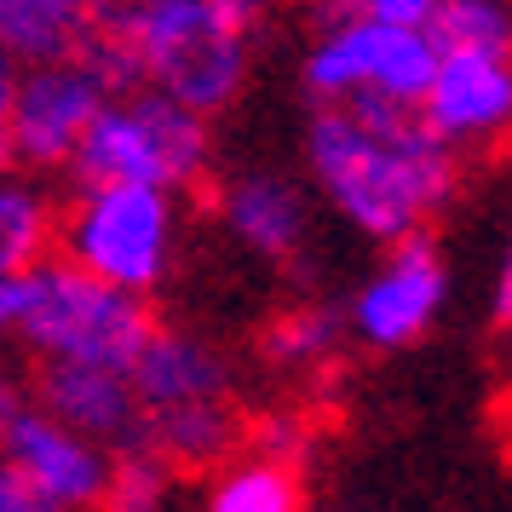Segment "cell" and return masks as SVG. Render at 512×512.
Wrapping results in <instances>:
<instances>
[{
  "mask_svg": "<svg viewBox=\"0 0 512 512\" xmlns=\"http://www.w3.org/2000/svg\"><path fill=\"white\" fill-rule=\"evenodd\" d=\"M300 156L311 190L380 248L432 236V219L461 190V156L432 139L420 110L392 104H311Z\"/></svg>",
  "mask_w": 512,
  "mask_h": 512,
  "instance_id": "6da1fadb",
  "label": "cell"
},
{
  "mask_svg": "<svg viewBox=\"0 0 512 512\" xmlns=\"http://www.w3.org/2000/svg\"><path fill=\"white\" fill-rule=\"evenodd\" d=\"M116 12L139 87L173 98L190 116H225L248 93L259 6L248 0H133Z\"/></svg>",
  "mask_w": 512,
  "mask_h": 512,
  "instance_id": "7a4b0ae2",
  "label": "cell"
},
{
  "mask_svg": "<svg viewBox=\"0 0 512 512\" xmlns=\"http://www.w3.org/2000/svg\"><path fill=\"white\" fill-rule=\"evenodd\" d=\"M438 0H351L328 6L300 52V87L311 104H392L420 110L438 70L432 35Z\"/></svg>",
  "mask_w": 512,
  "mask_h": 512,
  "instance_id": "3957f363",
  "label": "cell"
},
{
  "mask_svg": "<svg viewBox=\"0 0 512 512\" xmlns=\"http://www.w3.org/2000/svg\"><path fill=\"white\" fill-rule=\"evenodd\" d=\"M133 397L144 409L150 455L173 472H213L242 449V409H236V369L225 351L185 328H162L133 357Z\"/></svg>",
  "mask_w": 512,
  "mask_h": 512,
  "instance_id": "277c9868",
  "label": "cell"
},
{
  "mask_svg": "<svg viewBox=\"0 0 512 512\" xmlns=\"http://www.w3.org/2000/svg\"><path fill=\"white\" fill-rule=\"evenodd\" d=\"M185 242V202L133 185H70L58 196V259L116 294L150 300Z\"/></svg>",
  "mask_w": 512,
  "mask_h": 512,
  "instance_id": "5b68a950",
  "label": "cell"
},
{
  "mask_svg": "<svg viewBox=\"0 0 512 512\" xmlns=\"http://www.w3.org/2000/svg\"><path fill=\"white\" fill-rule=\"evenodd\" d=\"M70 185H133L185 202V190L213 185V121L150 87L110 93L70 167Z\"/></svg>",
  "mask_w": 512,
  "mask_h": 512,
  "instance_id": "8992f818",
  "label": "cell"
},
{
  "mask_svg": "<svg viewBox=\"0 0 512 512\" xmlns=\"http://www.w3.org/2000/svg\"><path fill=\"white\" fill-rule=\"evenodd\" d=\"M156 334L150 300L116 294L104 282L81 277L75 265L52 254L24 277L18 340L35 363H93V369H133L144 340Z\"/></svg>",
  "mask_w": 512,
  "mask_h": 512,
  "instance_id": "52a82bcc",
  "label": "cell"
},
{
  "mask_svg": "<svg viewBox=\"0 0 512 512\" xmlns=\"http://www.w3.org/2000/svg\"><path fill=\"white\" fill-rule=\"evenodd\" d=\"M110 87L87 64H52V70H24L12 81L6 104V144L12 167L29 179H70L81 144L93 133Z\"/></svg>",
  "mask_w": 512,
  "mask_h": 512,
  "instance_id": "ba28073f",
  "label": "cell"
},
{
  "mask_svg": "<svg viewBox=\"0 0 512 512\" xmlns=\"http://www.w3.org/2000/svg\"><path fill=\"white\" fill-rule=\"evenodd\" d=\"M443 305H449V259L432 236H415L380 254V265L340 305V317L346 340H357L363 351H403L438 328Z\"/></svg>",
  "mask_w": 512,
  "mask_h": 512,
  "instance_id": "9c48e42d",
  "label": "cell"
},
{
  "mask_svg": "<svg viewBox=\"0 0 512 512\" xmlns=\"http://www.w3.org/2000/svg\"><path fill=\"white\" fill-rule=\"evenodd\" d=\"M420 121L455 156H484L512 139V47H449L438 52Z\"/></svg>",
  "mask_w": 512,
  "mask_h": 512,
  "instance_id": "30bf717a",
  "label": "cell"
},
{
  "mask_svg": "<svg viewBox=\"0 0 512 512\" xmlns=\"http://www.w3.org/2000/svg\"><path fill=\"white\" fill-rule=\"evenodd\" d=\"M0 466L41 501L47 512H98L110 484V455L52 420L35 397L0 426Z\"/></svg>",
  "mask_w": 512,
  "mask_h": 512,
  "instance_id": "8fae6325",
  "label": "cell"
},
{
  "mask_svg": "<svg viewBox=\"0 0 512 512\" xmlns=\"http://www.w3.org/2000/svg\"><path fill=\"white\" fill-rule=\"evenodd\" d=\"M29 397L64 420L70 432L98 443L110 461L127 455H150V432H144V409L133 397L127 369H93V363H35Z\"/></svg>",
  "mask_w": 512,
  "mask_h": 512,
  "instance_id": "7c38bea8",
  "label": "cell"
},
{
  "mask_svg": "<svg viewBox=\"0 0 512 512\" xmlns=\"http://www.w3.org/2000/svg\"><path fill=\"white\" fill-rule=\"evenodd\" d=\"M213 213L236 248L265 265H288L305 254L311 236V190L277 167H236L213 179Z\"/></svg>",
  "mask_w": 512,
  "mask_h": 512,
  "instance_id": "4fadbf2b",
  "label": "cell"
},
{
  "mask_svg": "<svg viewBox=\"0 0 512 512\" xmlns=\"http://www.w3.org/2000/svg\"><path fill=\"white\" fill-rule=\"evenodd\" d=\"M87 24H93L87 0H0V58L18 75L75 64Z\"/></svg>",
  "mask_w": 512,
  "mask_h": 512,
  "instance_id": "5bb4252c",
  "label": "cell"
},
{
  "mask_svg": "<svg viewBox=\"0 0 512 512\" xmlns=\"http://www.w3.org/2000/svg\"><path fill=\"white\" fill-rule=\"evenodd\" d=\"M58 254V190L18 167L0 173V277L24 282Z\"/></svg>",
  "mask_w": 512,
  "mask_h": 512,
  "instance_id": "9a60e30c",
  "label": "cell"
},
{
  "mask_svg": "<svg viewBox=\"0 0 512 512\" xmlns=\"http://www.w3.org/2000/svg\"><path fill=\"white\" fill-rule=\"evenodd\" d=\"M305 472L254 449H236L225 466H213L202 484V507L196 512H305Z\"/></svg>",
  "mask_w": 512,
  "mask_h": 512,
  "instance_id": "2e32d148",
  "label": "cell"
},
{
  "mask_svg": "<svg viewBox=\"0 0 512 512\" xmlns=\"http://www.w3.org/2000/svg\"><path fill=\"white\" fill-rule=\"evenodd\" d=\"M259 346H265V363L271 369L311 374L346 346V317H340V305H328V300H300V305H288V311L271 317Z\"/></svg>",
  "mask_w": 512,
  "mask_h": 512,
  "instance_id": "e0dca14e",
  "label": "cell"
},
{
  "mask_svg": "<svg viewBox=\"0 0 512 512\" xmlns=\"http://www.w3.org/2000/svg\"><path fill=\"white\" fill-rule=\"evenodd\" d=\"M173 495H179V472L173 466H162L156 455H127V461L110 466L98 512H167Z\"/></svg>",
  "mask_w": 512,
  "mask_h": 512,
  "instance_id": "ac0fdd59",
  "label": "cell"
},
{
  "mask_svg": "<svg viewBox=\"0 0 512 512\" xmlns=\"http://www.w3.org/2000/svg\"><path fill=\"white\" fill-rule=\"evenodd\" d=\"M432 35H438V52H449V47H512V6H495V0H438Z\"/></svg>",
  "mask_w": 512,
  "mask_h": 512,
  "instance_id": "d6986e66",
  "label": "cell"
},
{
  "mask_svg": "<svg viewBox=\"0 0 512 512\" xmlns=\"http://www.w3.org/2000/svg\"><path fill=\"white\" fill-rule=\"evenodd\" d=\"M489 323L512 328V231L507 248H501V265H495V282H489Z\"/></svg>",
  "mask_w": 512,
  "mask_h": 512,
  "instance_id": "ffe728a7",
  "label": "cell"
},
{
  "mask_svg": "<svg viewBox=\"0 0 512 512\" xmlns=\"http://www.w3.org/2000/svg\"><path fill=\"white\" fill-rule=\"evenodd\" d=\"M18 311H24V282L0 277V346L18 340Z\"/></svg>",
  "mask_w": 512,
  "mask_h": 512,
  "instance_id": "44dd1931",
  "label": "cell"
},
{
  "mask_svg": "<svg viewBox=\"0 0 512 512\" xmlns=\"http://www.w3.org/2000/svg\"><path fill=\"white\" fill-rule=\"evenodd\" d=\"M0 512H47V507H41V501H35V495H29L6 466H0Z\"/></svg>",
  "mask_w": 512,
  "mask_h": 512,
  "instance_id": "7402d4cb",
  "label": "cell"
},
{
  "mask_svg": "<svg viewBox=\"0 0 512 512\" xmlns=\"http://www.w3.org/2000/svg\"><path fill=\"white\" fill-rule=\"evenodd\" d=\"M24 403H29V386L18 380V374H6V369H0V426H6V420L18 415Z\"/></svg>",
  "mask_w": 512,
  "mask_h": 512,
  "instance_id": "603a6c76",
  "label": "cell"
},
{
  "mask_svg": "<svg viewBox=\"0 0 512 512\" xmlns=\"http://www.w3.org/2000/svg\"><path fill=\"white\" fill-rule=\"evenodd\" d=\"M495 415H501V432L512 438V374H507V386H501V403H495Z\"/></svg>",
  "mask_w": 512,
  "mask_h": 512,
  "instance_id": "cb8c5ba5",
  "label": "cell"
},
{
  "mask_svg": "<svg viewBox=\"0 0 512 512\" xmlns=\"http://www.w3.org/2000/svg\"><path fill=\"white\" fill-rule=\"evenodd\" d=\"M12 81H18V70L0 58V116H6V104H12Z\"/></svg>",
  "mask_w": 512,
  "mask_h": 512,
  "instance_id": "d4e9b609",
  "label": "cell"
},
{
  "mask_svg": "<svg viewBox=\"0 0 512 512\" xmlns=\"http://www.w3.org/2000/svg\"><path fill=\"white\" fill-rule=\"evenodd\" d=\"M12 167V144H6V116H0V173Z\"/></svg>",
  "mask_w": 512,
  "mask_h": 512,
  "instance_id": "484cf974",
  "label": "cell"
}]
</instances>
